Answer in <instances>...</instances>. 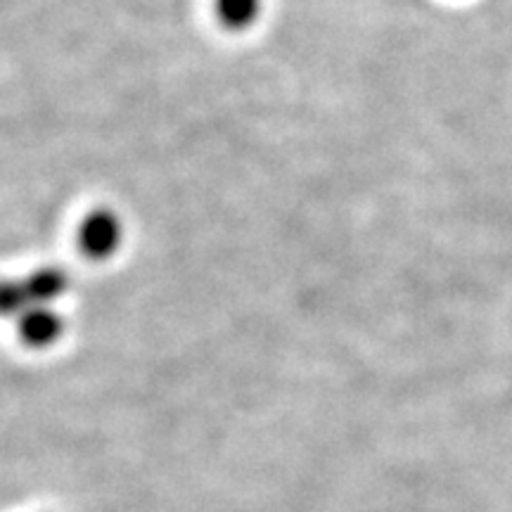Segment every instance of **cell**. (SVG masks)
<instances>
[{
    "instance_id": "obj_1",
    "label": "cell",
    "mask_w": 512,
    "mask_h": 512,
    "mask_svg": "<svg viewBox=\"0 0 512 512\" xmlns=\"http://www.w3.org/2000/svg\"><path fill=\"white\" fill-rule=\"evenodd\" d=\"M121 242V223L112 211H95L81 226V247L83 252L105 259L117 252Z\"/></svg>"
},
{
    "instance_id": "obj_2",
    "label": "cell",
    "mask_w": 512,
    "mask_h": 512,
    "mask_svg": "<svg viewBox=\"0 0 512 512\" xmlns=\"http://www.w3.org/2000/svg\"><path fill=\"white\" fill-rule=\"evenodd\" d=\"M19 332L31 347H50L62 335V318L46 304L29 306L19 316Z\"/></svg>"
},
{
    "instance_id": "obj_3",
    "label": "cell",
    "mask_w": 512,
    "mask_h": 512,
    "mask_svg": "<svg viewBox=\"0 0 512 512\" xmlns=\"http://www.w3.org/2000/svg\"><path fill=\"white\" fill-rule=\"evenodd\" d=\"M219 19L230 29L252 27L261 12V0H216Z\"/></svg>"
},
{
    "instance_id": "obj_4",
    "label": "cell",
    "mask_w": 512,
    "mask_h": 512,
    "mask_svg": "<svg viewBox=\"0 0 512 512\" xmlns=\"http://www.w3.org/2000/svg\"><path fill=\"white\" fill-rule=\"evenodd\" d=\"M27 287L36 304L48 306V302H53V299H57L64 292L67 278H64L62 271H55V268H43V271L31 275L27 280Z\"/></svg>"
},
{
    "instance_id": "obj_5",
    "label": "cell",
    "mask_w": 512,
    "mask_h": 512,
    "mask_svg": "<svg viewBox=\"0 0 512 512\" xmlns=\"http://www.w3.org/2000/svg\"><path fill=\"white\" fill-rule=\"evenodd\" d=\"M31 304L27 283H0V316H22Z\"/></svg>"
}]
</instances>
